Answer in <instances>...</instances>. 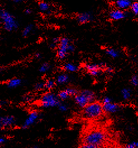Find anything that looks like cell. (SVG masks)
Wrapping results in <instances>:
<instances>
[{
    "instance_id": "34",
    "label": "cell",
    "mask_w": 138,
    "mask_h": 148,
    "mask_svg": "<svg viewBox=\"0 0 138 148\" xmlns=\"http://www.w3.org/2000/svg\"><path fill=\"white\" fill-rule=\"evenodd\" d=\"M106 71H107L108 73L111 74V73H112L113 72V69H112V67H107V68L106 69Z\"/></svg>"
},
{
    "instance_id": "27",
    "label": "cell",
    "mask_w": 138,
    "mask_h": 148,
    "mask_svg": "<svg viewBox=\"0 0 138 148\" xmlns=\"http://www.w3.org/2000/svg\"><path fill=\"white\" fill-rule=\"evenodd\" d=\"M131 84L135 86H138V76L137 75H134L133 76L130 80Z\"/></svg>"
},
{
    "instance_id": "29",
    "label": "cell",
    "mask_w": 138,
    "mask_h": 148,
    "mask_svg": "<svg viewBox=\"0 0 138 148\" xmlns=\"http://www.w3.org/2000/svg\"><path fill=\"white\" fill-rule=\"evenodd\" d=\"M80 148H100V147L95 146V145H91V144H88L82 143V144L81 145Z\"/></svg>"
},
{
    "instance_id": "12",
    "label": "cell",
    "mask_w": 138,
    "mask_h": 148,
    "mask_svg": "<svg viewBox=\"0 0 138 148\" xmlns=\"http://www.w3.org/2000/svg\"><path fill=\"white\" fill-rule=\"evenodd\" d=\"M131 4L132 2L130 0H118L115 2L117 9L121 10L129 9L131 7Z\"/></svg>"
},
{
    "instance_id": "20",
    "label": "cell",
    "mask_w": 138,
    "mask_h": 148,
    "mask_svg": "<svg viewBox=\"0 0 138 148\" xmlns=\"http://www.w3.org/2000/svg\"><path fill=\"white\" fill-rule=\"evenodd\" d=\"M33 27H34V26H33V24H29V25H27L25 28L24 29V30L22 31V36L24 37L28 36L29 35V34L33 30Z\"/></svg>"
},
{
    "instance_id": "26",
    "label": "cell",
    "mask_w": 138,
    "mask_h": 148,
    "mask_svg": "<svg viewBox=\"0 0 138 148\" xmlns=\"http://www.w3.org/2000/svg\"><path fill=\"white\" fill-rule=\"evenodd\" d=\"M43 88H45V83L44 82L37 83L34 86V89L36 90H40Z\"/></svg>"
},
{
    "instance_id": "35",
    "label": "cell",
    "mask_w": 138,
    "mask_h": 148,
    "mask_svg": "<svg viewBox=\"0 0 138 148\" xmlns=\"http://www.w3.org/2000/svg\"><path fill=\"white\" fill-rule=\"evenodd\" d=\"M25 13L27 15H29L31 13V10L30 9H27L25 10Z\"/></svg>"
},
{
    "instance_id": "5",
    "label": "cell",
    "mask_w": 138,
    "mask_h": 148,
    "mask_svg": "<svg viewBox=\"0 0 138 148\" xmlns=\"http://www.w3.org/2000/svg\"><path fill=\"white\" fill-rule=\"evenodd\" d=\"M60 103L58 96L53 92L45 93L40 99L41 106L46 108L58 107Z\"/></svg>"
},
{
    "instance_id": "7",
    "label": "cell",
    "mask_w": 138,
    "mask_h": 148,
    "mask_svg": "<svg viewBox=\"0 0 138 148\" xmlns=\"http://www.w3.org/2000/svg\"><path fill=\"white\" fill-rule=\"evenodd\" d=\"M40 114L38 112L36 111H32L26 119L24 121L22 128L23 129H27L29 128L30 126L33 125L35 123H36L37 121L39 119Z\"/></svg>"
},
{
    "instance_id": "24",
    "label": "cell",
    "mask_w": 138,
    "mask_h": 148,
    "mask_svg": "<svg viewBox=\"0 0 138 148\" xmlns=\"http://www.w3.org/2000/svg\"><path fill=\"white\" fill-rule=\"evenodd\" d=\"M131 10L132 11V12L136 15H138V2H133L131 4V6L130 7Z\"/></svg>"
},
{
    "instance_id": "13",
    "label": "cell",
    "mask_w": 138,
    "mask_h": 148,
    "mask_svg": "<svg viewBox=\"0 0 138 148\" xmlns=\"http://www.w3.org/2000/svg\"><path fill=\"white\" fill-rule=\"evenodd\" d=\"M77 18L80 23L86 24L92 20V16L89 12H83L78 15Z\"/></svg>"
},
{
    "instance_id": "14",
    "label": "cell",
    "mask_w": 138,
    "mask_h": 148,
    "mask_svg": "<svg viewBox=\"0 0 138 148\" xmlns=\"http://www.w3.org/2000/svg\"><path fill=\"white\" fill-rule=\"evenodd\" d=\"M69 80V76L66 74H62L59 75L56 79V83L59 85H63L68 83Z\"/></svg>"
},
{
    "instance_id": "19",
    "label": "cell",
    "mask_w": 138,
    "mask_h": 148,
    "mask_svg": "<svg viewBox=\"0 0 138 148\" xmlns=\"http://www.w3.org/2000/svg\"><path fill=\"white\" fill-rule=\"evenodd\" d=\"M39 9L41 12H47L50 9V5L46 2H40L39 3Z\"/></svg>"
},
{
    "instance_id": "32",
    "label": "cell",
    "mask_w": 138,
    "mask_h": 148,
    "mask_svg": "<svg viewBox=\"0 0 138 148\" xmlns=\"http://www.w3.org/2000/svg\"><path fill=\"white\" fill-rule=\"evenodd\" d=\"M74 49H75V47H74L73 45L70 43V45L68 46V52H73L74 51Z\"/></svg>"
},
{
    "instance_id": "8",
    "label": "cell",
    "mask_w": 138,
    "mask_h": 148,
    "mask_svg": "<svg viewBox=\"0 0 138 148\" xmlns=\"http://www.w3.org/2000/svg\"><path fill=\"white\" fill-rule=\"evenodd\" d=\"M15 124V119L12 116H5L1 117L0 126L1 129H6L13 126Z\"/></svg>"
},
{
    "instance_id": "1",
    "label": "cell",
    "mask_w": 138,
    "mask_h": 148,
    "mask_svg": "<svg viewBox=\"0 0 138 148\" xmlns=\"http://www.w3.org/2000/svg\"><path fill=\"white\" fill-rule=\"evenodd\" d=\"M107 135L101 130H93L86 134L83 138V143L101 147L106 142Z\"/></svg>"
},
{
    "instance_id": "25",
    "label": "cell",
    "mask_w": 138,
    "mask_h": 148,
    "mask_svg": "<svg viewBox=\"0 0 138 148\" xmlns=\"http://www.w3.org/2000/svg\"><path fill=\"white\" fill-rule=\"evenodd\" d=\"M66 91L68 92V94H69V95L70 97L71 96H75L78 92V91L77 90V89H74V88H68L65 89Z\"/></svg>"
},
{
    "instance_id": "10",
    "label": "cell",
    "mask_w": 138,
    "mask_h": 148,
    "mask_svg": "<svg viewBox=\"0 0 138 148\" xmlns=\"http://www.w3.org/2000/svg\"><path fill=\"white\" fill-rule=\"evenodd\" d=\"M109 16L111 19L113 20H120L125 18L126 16V13L123 10L116 9L111 11Z\"/></svg>"
},
{
    "instance_id": "33",
    "label": "cell",
    "mask_w": 138,
    "mask_h": 148,
    "mask_svg": "<svg viewBox=\"0 0 138 148\" xmlns=\"http://www.w3.org/2000/svg\"><path fill=\"white\" fill-rule=\"evenodd\" d=\"M6 142V139H5V138L1 137L0 138V144H1V145H3V144H5Z\"/></svg>"
},
{
    "instance_id": "11",
    "label": "cell",
    "mask_w": 138,
    "mask_h": 148,
    "mask_svg": "<svg viewBox=\"0 0 138 148\" xmlns=\"http://www.w3.org/2000/svg\"><path fill=\"white\" fill-rule=\"evenodd\" d=\"M103 111L109 113H114L119 111L120 106L118 104L111 102L110 103L103 105Z\"/></svg>"
},
{
    "instance_id": "18",
    "label": "cell",
    "mask_w": 138,
    "mask_h": 148,
    "mask_svg": "<svg viewBox=\"0 0 138 148\" xmlns=\"http://www.w3.org/2000/svg\"><path fill=\"white\" fill-rule=\"evenodd\" d=\"M106 53L108 56L112 58H117L119 56V52L113 48H107L106 50Z\"/></svg>"
},
{
    "instance_id": "22",
    "label": "cell",
    "mask_w": 138,
    "mask_h": 148,
    "mask_svg": "<svg viewBox=\"0 0 138 148\" xmlns=\"http://www.w3.org/2000/svg\"><path fill=\"white\" fill-rule=\"evenodd\" d=\"M50 69V65L48 63H44L39 68V71L41 73H46L48 72Z\"/></svg>"
},
{
    "instance_id": "6",
    "label": "cell",
    "mask_w": 138,
    "mask_h": 148,
    "mask_svg": "<svg viewBox=\"0 0 138 148\" xmlns=\"http://www.w3.org/2000/svg\"><path fill=\"white\" fill-rule=\"evenodd\" d=\"M70 45V40L67 38L61 39L57 50V56L60 60H63L69 53L68 46Z\"/></svg>"
},
{
    "instance_id": "4",
    "label": "cell",
    "mask_w": 138,
    "mask_h": 148,
    "mask_svg": "<svg viewBox=\"0 0 138 148\" xmlns=\"http://www.w3.org/2000/svg\"><path fill=\"white\" fill-rule=\"evenodd\" d=\"M95 94L91 90H84L74 97L75 103L81 108H84L88 104L94 102Z\"/></svg>"
},
{
    "instance_id": "2",
    "label": "cell",
    "mask_w": 138,
    "mask_h": 148,
    "mask_svg": "<svg viewBox=\"0 0 138 148\" xmlns=\"http://www.w3.org/2000/svg\"><path fill=\"white\" fill-rule=\"evenodd\" d=\"M103 104L99 102H93L83 108V117L87 119L94 120L100 118L103 113Z\"/></svg>"
},
{
    "instance_id": "9",
    "label": "cell",
    "mask_w": 138,
    "mask_h": 148,
    "mask_svg": "<svg viewBox=\"0 0 138 148\" xmlns=\"http://www.w3.org/2000/svg\"><path fill=\"white\" fill-rule=\"evenodd\" d=\"M84 67L91 75L96 76L101 73L102 66L95 64H87Z\"/></svg>"
},
{
    "instance_id": "38",
    "label": "cell",
    "mask_w": 138,
    "mask_h": 148,
    "mask_svg": "<svg viewBox=\"0 0 138 148\" xmlns=\"http://www.w3.org/2000/svg\"><path fill=\"white\" fill-rule=\"evenodd\" d=\"M14 2H15V3H18V2H22V1H20V0H15V1H14Z\"/></svg>"
},
{
    "instance_id": "17",
    "label": "cell",
    "mask_w": 138,
    "mask_h": 148,
    "mask_svg": "<svg viewBox=\"0 0 138 148\" xmlns=\"http://www.w3.org/2000/svg\"><path fill=\"white\" fill-rule=\"evenodd\" d=\"M121 94L124 99L128 100L131 96V91L129 88H124L122 89Z\"/></svg>"
},
{
    "instance_id": "31",
    "label": "cell",
    "mask_w": 138,
    "mask_h": 148,
    "mask_svg": "<svg viewBox=\"0 0 138 148\" xmlns=\"http://www.w3.org/2000/svg\"><path fill=\"white\" fill-rule=\"evenodd\" d=\"M125 148H136L134 142H132L128 144L126 146H125Z\"/></svg>"
},
{
    "instance_id": "21",
    "label": "cell",
    "mask_w": 138,
    "mask_h": 148,
    "mask_svg": "<svg viewBox=\"0 0 138 148\" xmlns=\"http://www.w3.org/2000/svg\"><path fill=\"white\" fill-rule=\"evenodd\" d=\"M58 96L59 99H61V100H63V101L66 100V99H67L68 98H69L70 97V96L69 95V94H68V92L66 91L65 89L61 91L58 94Z\"/></svg>"
},
{
    "instance_id": "23",
    "label": "cell",
    "mask_w": 138,
    "mask_h": 148,
    "mask_svg": "<svg viewBox=\"0 0 138 148\" xmlns=\"http://www.w3.org/2000/svg\"><path fill=\"white\" fill-rule=\"evenodd\" d=\"M55 82L53 80L49 79L45 83V88L48 90L52 89L55 86Z\"/></svg>"
},
{
    "instance_id": "15",
    "label": "cell",
    "mask_w": 138,
    "mask_h": 148,
    "mask_svg": "<svg viewBox=\"0 0 138 148\" xmlns=\"http://www.w3.org/2000/svg\"><path fill=\"white\" fill-rule=\"evenodd\" d=\"M22 83L21 80L18 78H14L9 80L6 85L9 88H15L20 86Z\"/></svg>"
},
{
    "instance_id": "36",
    "label": "cell",
    "mask_w": 138,
    "mask_h": 148,
    "mask_svg": "<svg viewBox=\"0 0 138 148\" xmlns=\"http://www.w3.org/2000/svg\"><path fill=\"white\" fill-rule=\"evenodd\" d=\"M35 57H36L37 59H39V58H41V55L39 53H37L36 55H35Z\"/></svg>"
},
{
    "instance_id": "37",
    "label": "cell",
    "mask_w": 138,
    "mask_h": 148,
    "mask_svg": "<svg viewBox=\"0 0 138 148\" xmlns=\"http://www.w3.org/2000/svg\"><path fill=\"white\" fill-rule=\"evenodd\" d=\"M134 142L136 148H138V141H134Z\"/></svg>"
},
{
    "instance_id": "30",
    "label": "cell",
    "mask_w": 138,
    "mask_h": 148,
    "mask_svg": "<svg viewBox=\"0 0 138 148\" xmlns=\"http://www.w3.org/2000/svg\"><path fill=\"white\" fill-rule=\"evenodd\" d=\"M111 102H112V100L110 97H105L103 98V100H102V104H106L108 103H110Z\"/></svg>"
},
{
    "instance_id": "16",
    "label": "cell",
    "mask_w": 138,
    "mask_h": 148,
    "mask_svg": "<svg viewBox=\"0 0 138 148\" xmlns=\"http://www.w3.org/2000/svg\"><path fill=\"white\" fill-rule=\"evenodd\" d=\"M63 69L65 71L69 73L76 72L79 70L78 67L75 64L72 63H66L63 66Z\"/></svg>"
},
{
    "instance_id": "3",
    "label": "cell",
    "mask_w": 138,
    "mask_h": 148,
    "mask_svg": "<svg viewBox=\"0 0 138 148\" xmlns=\"http://www.w3.org/2000/svg\"><path fill=\"white\" fill-rule=\"evenodd\" d=\"M1 21L3 24V28L8 31L12 32L16 30L18 27V24L16 20L10 12L5 10H1L0 11Z\"/></svg>"
},
{
    "instance_id": "28",
    "label": "cell",
    "mask_w": 138,
    "mask_h": 148,
    "mask_svg": "<svg viewBox=\"0 0 138 148\" xmlns=\"http://www.w3.org/2000/svg\"><path fill=\"white\" fill-rule=\"evenodd\" d=\"M58 107L59 110L61 112H66V111H68V107L67 104L61 103L59 104V106Z\"/></svg>"
}]
</instances>
